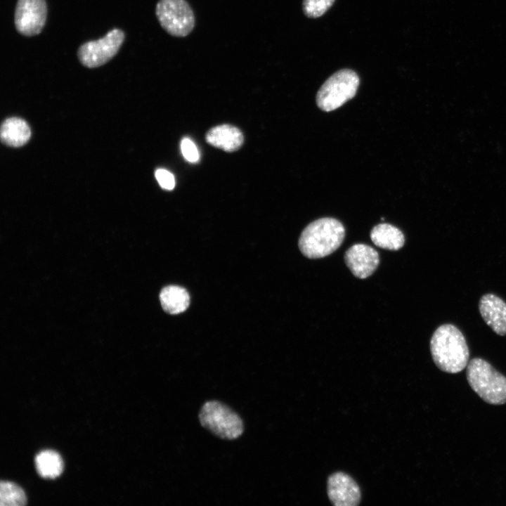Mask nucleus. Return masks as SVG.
I'll return each mask as SVG.
<instances>
[{
	"label": "nucleus",
	"instance_id": "1",
	"mask_svg": "<svg viewBox=\"0 0 506 506\" xmlns=\"http://www.w3.org/2000/svg\"><path fill=\"white\" fill-rule=\"evenodd\" d=\"M430 351L436 365L445 372H460L468 364L469 351L465 338L454 325L443 324L434 331Z\"/></svg>",
	"mask_w": 506,
	"mask_h": 506
},
{
	"label": "nucleus",
	"instance_id": "2",
	"mask_svg": "<svg viewBox=\"0 0 506 506\" xmlns=\"http://www.w3.org/2000/svg\"><path fill=\"white\" fill-rule=\"evenodd\" d=\"M344 235V227L337 219L330 217L318 219L303 230L299 240V247L306 257L323 258L340 247Z\"/></svg>",
	"mask_w": 506,
	"mask_h": 506
},
{
	"label": "nucleus",
	"instance_id": "3",
	"mask_svg": "<svg viewBox=\"0 0 506 506\" xmlns=\"http://www.w3.org/2000/svg\"><path fill=\"white\" fill-rule=\"evenodd\" d=\"M467 379L473 391L491 405L506 403V377L481 358H472L467 365Z\"/></svg>",
	"mask_w": 506,
	"mask_h": 506
},
{
	"label": "nucleus",
	"instance_id": "4",
	"mask_svg": "<svg viewBox=\"0 0 506 506\" xmlns=\"http://www.w3.org/2000/svg\"><path fill=\"white\" fill-rule=\"evenodd\" d=\"M359 84L360 78L354 70L341 69L320 87L316 93V104L323 111L335 110L355 96Z\"/></svg>",
	"mask_w": 506,
	"mask_h": 506
},
{
	"label": "nucleus",
	"instance_id": "5",
	"mask_svg": "<svg viewBox=\"0 0 506 506\" xmlns=\"http://www.w3.org/2000/svg\"><path fill=\"white\" fill-rule=\"evenodd\" d=\"M199 420L204 428L221 439H236L244 432V424L239 415L220 401L205 403L200 410Z\"/></svg>",
	"mask_w": 506,
	"mask_h": 506
},
{
	"label": "nucleus",
	"instance_id": "6",
	"mask_svg": "<svg viewBox=\"0 0 506 506\" xmlns=\"http://www.w3.org/2000/svg\"><path fill=\"white\" fill-rule=\"evenodd\" d=\"M155 12L162 28L171 36L184 37L195 27V15L186 0H160Z\"/></svg>",
	"mask_w": 506,
	"mask_h": 506
},
{
	"label": "nucleus",
	"instance_id": "7",
	"mask_svg": "<svg viewBox=\"0 0 506 506\" xmlns=\"http://www.w3.org/2000/svg\"><path fill=\"white\" fill-rule=\"evenodd\" d=\"M124 39L121 30H112L103 38L82 44L78 51L79 59L87 67L100 66L117 53Z\"/></svg>",
	"mask_w": 506,
	"mask_h": 506
},
{
	"label": "nucleus",
	"instance_id": "8",
	"mask_svg": "<svg viewBox=\"0 0 506 506\" xmlns=\"http://www.w3.org/2000/svg\"><path fill=\"white\" fill-rule=\"evenodd\" d=\"M45 0H18L15 12L16 30L25 36L39 34L46 21Z\"/></svg>",
	"mask_w": 506,
	"mask_h": 506
},
{
	"label": "nucleus",
	"instance_id": "9",
	"mask_svg": "<svg viewBox=\"0 0 506 506\" xmlns=\"http://www.w3.org/2000/svg\"><path fill=\"white\" fill-rule=\"evenodd\" d=\"M327 493L330 502L335 506H356L361 499L357 483L351 476L342 472L329 476Z\"/></svg>",
	"mask_w": 506,
	"mask_h": 506
},
{
	"label": "nucleus",
	"instance_id": "10",
	"mask_svg": "<svg viewBox=\"0 0 506 506\" xmlns=\"http://www.w3.org/2000/svg\"><path fill=\"white\" fill-rule=\"evenodd\" d=\"M344 261L354 276L363 279L371 275L378 266V252L365 244H355L345 252Z\"/></svg>",
	"mask_w": 506,
	"mask_h": 506
},
{
	"label": "nucleus",
	"instance_id": "11",
	"mask_svg": "<svg viewBox=\"0 0 506 506\" xmlns=\"http://www.w3.org/2000/svg\"><path fill=\"white\" fill-rule=\"evenodd\" d=\"M479 312L485 323L498 335H506V303L493 294L481 297Z\"/></svg>",
	"mask_w": 506,
	"mask_h": 506
},
{
	"label": "nucleus",
	"instance_id": "12",
	"mask_svg": "<svg viewBox=\"0 0 506 506\" xmlns=\"http://www.w3.org/2000/svg\"><path fill=\"white\" fill-rule=\"evenodd\" d=\"M205 138L209 144L226 152L238 150L244 141L241 131L230 124H222L212 128L207 133Z\"/></svg>",
	"mask_w": 506,
	"mask_h": 506
},
{
	"label": "nucleus",
	"instance_id": "13",
	"mask_svg": "<svg viewBox=\"0 0 506 506\" xmlns=\"http://www.w3.org/2000/svg\"><path fill=\"white\" fill-rule=\"evenodd\" d=\"M31 131L28 124L18 117L6 119L1 127V141L9 146H22L29 141Z\"/></svg>",
	"mask_w": 506,
	"mask_h": 506
},
{
	"label": "nucleus",
	"instance_id": "14",
	"mask_svg": "<svg viewBox=\"0 0 506 506\" xmlns=\"http://www.w3.org/2000/svg\"><path fill=\"white\" fill-rule=\"evenodd\" d=\"M370 239L378 247L389 250H398L405 243L401 231L389 223L374 226L370 232Z\"/></svg>",
	"mask_w": 506,
	"mask_h": 506
},
{
	"label": "nucleus",
	"instance_id": "15",
	"mask_svg": "<svg viewBox=\"0 0 506 506\" xmlns=\"http://www.w3.org/2000/svg\"><path fill=\"white\" fill-rule=\"evenodd\" d=\"M163 309L171 314L183 312L189 306L190 297L186 289L176 285L164 287L160 294Z\"/></svg>",
	"mask_w": 506,
	"mask_h": 506
},
{
	"label": "nucleus",
	"instance_id": "16",
	"mask_svg": "<svg viewBox=\"0 0 506 506\" xmlns=\"http://www.w3.org/2000/svg\"><path fill=\"white\" fill-rule=\"evenodd\" d=\"M35 466L38 474L44 478H56L63 471V461L59 454L53 450L41 451L35 457Z\"/></svg>",
	"mask_w": 506,
	"mask_h": 506
},
{
	"label": "nucleus",
	"instance_id": "17",
	"mask_svg": "<svg viewBox=\"0 0 506 506\" xmlns=\"http://www.w3.org/2000/svg\"><path fill=\"white\" fill-rule=\"evenodd\" d=\"M26 502L25 494L20 487L9 481L0 482L1 506H22Z\"/></svg>",
	"mask_w": 506,
	"mask_h": 506
},
{
	"label": "nucleus",
	"instance_id": "18",
	"mask_svg": "<svg viewBox=\"0 0 506 506\" xmlns=\"http://www.w3.org/2000/svg\"><path fill=\"white\" fill-rule=\"evenodd\" d=\"M335 0H303L304 14L309 18H318L324 15L334 4Z\"/></svg>",
	"mask_w": 506,
	"mask_h": 506
},
{
	"label": "nucleus",
	"instance_id": "19",
	"mask_svg": "<svg viewBox=\"0 0 506 506\" xmlns=\"http://www.w3.org/2000/svg\"><path fill=\"white\" fill-rule=\"evenodd\" d=\"M181 150L183 157L189 162L195 163L200 159V153L194 142L185 137L181 142Z\"/></svg>",
	"mask_w": 506,
	"mask_h": 506
},
{
	"label": "nucleus",
	"instance_id": "20",
	"mask_svg": "<svg viewBox=\"0 0 506 506\" xmlns=\"http://www.w3.org/2000/svg\"><path fill=\"white\" fill-rule=\"evenodd\" d=\"M155 178L160 186L166 190H172L175 187L174 175L167 169H158L155 173Z\"/></svg>",
	"mask_w": 506,
	"mask_h": 506
}]
</instances>
